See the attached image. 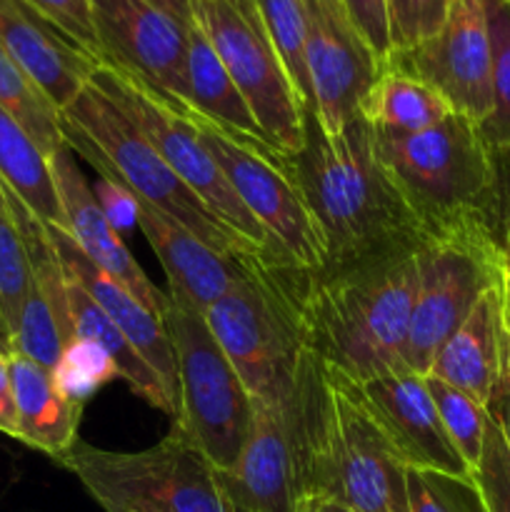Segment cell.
<instances>
[{
	"mask_svg": "<svg viewBox=\"0 0 510 512\" xmlns=\"http://www.w3.org/2000/svg\"><path fill=\"white\" fill-rule=\"evenodd\" d=\"M295 175L323 230V270L410 253L423 238V220L390 183L375 158L373 130L360 118L325 135L308 115V140L295 158Z\"/></svg>",
	"mask_w": 510,
	"mask_h": 512,
	"instance_id": "6da1fadb",
	"label": "cell"
},
{
	"mask_svg": "<svg viewBox=\"0 0 510 512\" xmlns=\"http://www.w3.org/2000/svg\"><path fill=\"white\" fill-rule=\"evenodd\" d=\"M413 305V250L353 268L303 273L300 313L308 345L355 385L413 370L408 363Z\"/></svg>",
	"mask_w": 510,
	"mask_h": 512,
	"instance_id": "7a4b0ae2",
	"label": "cell"
},
{
	"mask_svg": "<svg viewBox=\"0 0 510 512\" xmlns=\"http://www.w3.org/2000/svg\"><path fill=\"white\" fill-rule=\"evenodd\" d=\"M60 130L65 145L88 160L100 178L123 185L208 248L248 265H283L213 213L160 158L138 125L90 80L60 110Z\"/></svg>",
	"mask_w": 510,
	"mask_h": 512,
	"instance_id": "3957f363",
	"label": "cell"
},
{
	"mask_svg": "<svg viewBox=\"0 0 510 512\" xmlns=\"http://www.w3.org/2000/svg\"><path fill=\"white\" fill-rule=\"evenodd\" d=\"M303 273L260 265L203 313L255 405L285 403L315 358L300 313Z\"/></svg>",
	"mask_w": 510,
	"mask_h": 512,
	"instance_id": "277c9868",
	"label": "cell"
},
{
	"mask_svg": "<svg viewBox=\"0 0 510 512\" xmlns=\"http://www.w3.org/2000/svg\"><path fill=\"white\" fill-rule=\"evenodd\" d=\"M325 365L315 355L298 388L280 405H255L238 463L218 473L230 512H303L323 425Z\"/></svg>",
	"mask_w": 510,
	"mask_h": 512,
	"instance_id": "5b68a950",
	"label": "cell"
},
{
	"mask_svg": "<svg viewBox=\"0 0 510 512\" xmlns=\"http://www.w3.org/2000/svg\"><path fill=\"white\" fill-rule=\"evenodd\" d=\"M373 148L390 183L425 228L473 213L493 218V148L480 125L465 115L453 113L408 135L373 133Z\"/></svg>",
	"mask_w": 510,
	"mask_h": 512,
	"instance_id": "8992f818",
	"label": "cell"
},
{
	"mask_svg": "<svg viewBox=\"0 0 510 512\" xmlns=\"http://www.w3.org/2000/svg\"><path fill=\"white\" fill-rule=\"evenodd\" d=\"M413 260L408 363L425 375L440 345L468 318L480 295L505 278L503 240L490 215H460L425 228Z\"/></svg>",
	"mask_w": 510,
	"mask_h": 512,
	"instance_id": "52a82bcc",
	"label": "cell"
},
{
	"mask_svg": "<svg viewBox=\"0 0 510 512\" xmlns=\"http://www.w3.org/2000/svg\"><path fill=\"white\" fill-rule=\"evenodd\" d=\"M55 463L105 512H230L218 473L178 423L135 453L78 443Z\"/></svg>",
	"mask_w": 510,
	"mask_h": 512,
	"instance_id": "ba28073f",
	"label": "cell"
},
{
	"mask_svg": "<svg viewBox=\"0 0 510 512\" xmlns=\"http://www.w3.org/2000/svg\"><path fill=\"white\" fill-rule=\"evenodd\" d=\"M180 108L198 130L200 143L220 165L240 203L265 230L280 260L305 273L323 270L328 263V248L298 183L295 160L278 153L265 140L230 133L190 105L180 103Z\"/></svg>",
	"mask_w": 510,
	"mask_h": 512,
	"instance_id": "9c48e42d",
	"label": "cell"
},
{
	"mask_svg": "<svg viewBox=\"0 0 510 512\" xmlns=\"http://www.w3.org/2000/svg\"><path fill=\"white\" fill-rule=\"evenodd\" d=\"M163 313L178 368V423L215 470H230L253 423V398L203 313L168 293Z\"/></svg>",
	"mask_w": 510,
	"mask_h": 512,
	"instance_id": "30bf717a",
	"label": "cell"
},
{
	"mask_svg": "<svg viewBox=\"0 0 510 512\" xmlns=\"http://www.w3.org/2000/svg\"><path fill=\"white\" fill-rule=\"evenodd\" d=\"M313 498L333 500L353 512H408L403 460L365 408L355 383L328 365Z\"/></svg>",
	"mask_w": 510,
	"mask_h": 512,
	"instance_id": "8fae6325",
	"label": "cell"
},
{
	"mask_svg": "<svg viewBox=\"0 0 510 512\" xmlns=\"http://www.w3.org/2000/svg\"><path fill=\"white\" fill-rule=\"evenodd\" d=\"M193 23L223 60L265 140L298 158L308 140V110L255 0H193Z\"/></svg>",
	"mask_w": 510,
	"mask_h": 512,
	"instance_id": "7c38bea8",
	"label": "cell"
},
{
	"mask_svg": "<svg viewBox=\"0 0 510 512\" xmlns=\"http://www.w3.org/2000/svg\"><path fill=\"white\" fill-rule=\"evenodd\" d=\"M90 83L103 90L130 120L140 128V133L153 143L160 158L175 170L180 180L208 205L213 213H218L230 228L238 230L248 240L280 260L275 253L273 243L268 240L265 230L260 228L258 220L248 213L235 190L225 180L220 165L210 158L205 145L200 143L198 130L190 125L183 115L178 98H170L163 90L153 88L138 78L130 70L120 65L100 60L95 65ZM283 263V260H280ZM285 265V263H283Z\"/></svg>",
	"mask_w": 510,
	"mask_h": 512,
	"instance_id": "4fadbf2b",
	"label": "cell"
},
{
	"mask_svg": "<svg viewBox=\"0 0 510 512\" xmlns=\"http://www.w3.org/2000/svg\"><path fill=\"white\" fill-rule=\"evenodd\" d=\"M308 18L305 70L310 120L335 135L358 118V105L375 83L383 60L355 25L343 0H303Z\"/></svg>",
	"mask_w": 510,
	"mask_h": 512,
	"instance_id": "5bb4252c",
	"label": "cell"
},
{
	"mask_svg": "<svg viewBox=\"0 0 510 512\" xmlns=\"http://www.w3.org/2000/svg\"><path fill=\"white\" fill-rule=\"evenodd\" d=\"M390 63L438 90L453 113L483 125L493 113V50L483 0H450L445 23Z\"/></svg>",
	"mask_w": 510,
	"mask_h": 512,
	"instance_id": "9a60e30c",
	"label": "cell"
},
{
	"mask_svg": "<svg viewBox=\"0 0 510 512\" xmlns=\"http://www.w3.org/2000/svg\"><path fill=\"white\" fill-rule=\"evenodd\" d=\"M103 60L188 103V33L148 0H90Z\"/></svg>",
	"mask_w": 510,
	"mask_h": 512,
	"instance_id": "2e32d148",
	"label": "cell"
},
{
	"mask_svg": "<svg viewBox=\"0 0 510 512\" xmlns=\"http://www.w3.org/2000/svg\"><path fill=\"white\" fill-rule=\"evenodd\" d=\"M50 170H53L55 190H58L60 208L65 218V233L73 238L80 253L103 270L108 278L123 285L143 308L163 318L168 308V290H160L150 283L145 270L135 263L133 253L123 243L118 230L105 215L103 205L98 203V195L90 188L88 178L75 163V153L68 145H60L48 155Z\"/></svg>",
	"mask_w": 510,
	"mask_h": 512,
	"instance_id": "e0dca14e",
	"label": "cell"
},
{
	"mask_svg": "<svg viewBox=\"0 0 510 512\" xmlns=\"http://www.w3.org/2000/svg\"><path fill=\"white\" fill-rule=\"evenodd\" d=\"M355 388L405 468L473 475L445 433L423 373L403 370Z\"/></svg>",
	"mask_w": 510,
	"mask_h": 512,
	"instance_id": "ac0fdd59",
	"label": "cell"
},
{
	"mask_svg": "<svg viewBox=\"0 0 510 512\" xmlns=\"http://www.w3.org/2000/svg\"><path fill=\"white\" fill-rule=\"evenodd\" d=\"M508 363L510 293L503 278L480 295L468 318L440 345L425 375L463 390L488 408Z\"/></svg>",
	"mask_w": 510,
	"mask_h": 512,
	"instance_id": "d6986e66",
	"label": "cell"
},
{
	"mask_svg": "<svg viewBox=\"0 0 510 512\" xmlns=\"http://www.w3.org/2000/svg\"><path fill=\"white\" fill-rule=\"evenodd\" d=\"M135 205H138L135 225L145 235L155 258L160 260L168 275V293L185 300L198 313H205L235 285L243 283L250 270L260 268V265L240 263L208 248L183 225L155 210L145 200L135 198Z\"/></svg>",
	"mask_w": 510,
	"mask_h": 512,
	"instance_id": "ffe728a7",
	"label": "cell"
},
{
	"mask_svg": "<svg viewBox=\"0 0 510 512\" xmlns=\"http://www.w3.org/2000/svg\"><path fill=\"white\" fill-rule=\"evenodd\" d=\"M0 45L58 110L88 85L100 63L20 0H0Z\"/></svg>",
	"mask_w": 510,
	"mask_h": 512,
	"instance_id": "44dd1931",
	"label": "cell"
},
{
	"mask_svg": "<svg viewBox=\"0 0 510 512\" xmlns=\"http://www.w3.org/2000/svg\"><path fill=\"white\" fill-rule=\"evenodd\" d=\"M48 233L53 238L55 253H58L65 275L73 278L95 300V305L118 325L120 333L143 355L145 363L158 373L170 395L178 400V368H175L173 345H170V335L165 330L163 318L143 308L123 285L108 278L100 268H95L63 228L48 225Z\"/></svg>",
	"mask_w": 510,
	"mask_h": 512,
	"instance_id": "7402d4cb",
	"label": "cell"
},
{
	"mask_svg": "<svg viewBox=\"0 0 510 512\" xmlns=\"http://www.w3.org/2000/svg\"><path fill=\"white\" fill-rule=\"evenodd\" d=\"M13 383L18 440L53 460L63 458L78 443L83 405L65 398L53 383L48 368L20 353H8Z\"/></svg>",
	"mask_w": 510,
	"mask_h": 512,
	"instance_id": "603a6c76",
	"label": "cell"
},
{
	"mask_svg": "<svg viewBox=\"0 0 510 512\" xmlns=\"http://www.w3.org/2000/svg\"><path fill=\"white\" fill-rule=\"evenodd\" d=\"M65 283H68L70 325H73L75 338L93 340L95 345H100V348L110 355L115 368H118L120 380H125L128 388L133 390L138 398H143L145 403L153 405L155 410L168 415L170 420L178 418V400L170 395V390L165 388L163 380L158 378V373L145 363L143 355H140L138 350L130 345V340L120 333L118 325L95 305V300L90 298L73 278L65 275Z\"/></svg>",
	"mask_w": 510,
	"mask_h": 512,
	"instance_id": "cb8c5ba5",
	"label": "cell"
},
{
	"mask_svg": "<svg viewBox=\"0 0 510 512\" xmlns=\"http://www.w3.org/2000/svg\"><path fill=\"white\" fill-rule=\"evenodd\" d=\"M448 115L453 108L438 90L393 63L380 70L358 105V118L380 135L418 133Z\"/></svg>",
	"mask_w": 510,
	"mask_h": 512,
	"instance_id": "d4e9b609",
	"label": "cell"
},
{
	"mask_svg": "<svg viewBox=\"0 0 510 512\" xmlns=\"http://www.w3.org/2000/svg\"><path fill=\"white\" fill-rule=\"evenodd\" d=\"M0 185L15 195L40 223L65 228L48 155L3 108H0Z\"/></svg>",
	"mask_w": 510,
	"mask_h": 512,
	"instance_id": "484cf974",
	"label": "cell"
},
{
	"mask_svg": "<svg viewBox=\"0 0 510 512\" xmlns=\"http://www.w3.org/2000/svg\"><path fill=\"white\" fill-rule=\"evenodd\" d=\"M185 105L220 123L230 133L265 140L263 130L255 123L248 103L235 88L223 60L218 58L210 40L195 23L188 33V103Z\"/></svg>",
	"mask_w": 510,
	"mask_h": 512,
	"instance_id": "4316f807",
	"label": "cell"
},
{
	"mask_svg": "<svg viewBox=\"0 0 510 512\" xmlns=\"http://www.w3.org/2000/svg\"><path fill=\"white\" fill-rule=\"evenodd\" d=\"M0 108L28 130L30 138L45 150V155L65 143L63 130H60V110L10 58L3 45H0Z\"/></svg>",
	"mask_w": 510,
	"mask_h": 512,
	"instance_id": "83f0119b",
	"label": "cell"
},
{
	"mask_svg": "<svg viewBox=\"0 0 510 512\" xmlns=\"http://www.w3.org/2000/svg\"><path fill=\"white\" fill-rule=\"evenodd\" d=\"M425 383H428V390L433 395V403L438 408V415L443 420V428L448 433L450 443L455 445L460 458L465 460L470 473L475 475V468H478L485 448V428H488L490 418L488 408L480 405L475 398H470L468 393L438 378L425 375Z\"/></svg>",
	"mask_w": 510,
	"mask_h": 512,
	"instance_id": "f1b7e54d",
	"label": "cell"
},
{
	"mask_svg": "<svg viewBox=\"0 0 510 512\" xmlns=\"http://www.w3.org/2000/svg\"><path fill=\"white\" fill-rule=\"evenodd\" d=\"M408 512H488L475 475L433 468H405Z\"/></svg>",
	"mask_w": 510,
	"mask_h": 512,
	"instance_id": "f546056e",
	"label": "cell"
},
{
	"mask_svg": "<svg viewBox=\"0 0 510 512\" xmlns=\"http://www.w3.org/2000/svg\"><path fill=\"white\" fill-rule=\"evenodd\" d=\"M493 50V113L480 125L493 150L510 148V0H483Z\"/></svg>",
	"mask_w": 510,
	"mask_h": 512,
	"instance_id": "4dcf8cb0",
	"label": "cell"
},
{
	"mask_svg": "<svg viewBox=\"0 0 510 512\" xmlns=\"http://www.w3.org/2000/svg\"><path fill=\"white\" fill-rule=\"evenodd\" d=\"M263 23L273 38L275 50L283 58L285 70L310 113V85L305 70V40H308V18L303 0H255Z\"/></svg>",
	"mask_w": 510,
	"mask_h": 512,
	"instance_id": "1f68e13d",
	"label": "cell"
},
{
	"mask_svg": "<svg viewBox=\"0 0 510 512\" xmlns=\"http://www.w3.org/2000/svg\"><path fill=\"white\" fill-rule=\"evenodd\" d=\"M53 383L73 403L85 405L100 388L120 378L118 368L100 345L85 338H70L50 370Z\"/></svg>",
	"mask_w": 510,
	"mask_h": 512,
	"instance_id": "d6a6232c",
	"label": "cell"
},
{
	"mask_svg": "<svg viewBox=\"0 0 510 512\" xmlns=\"http://www.w3.org/2000/svg\"><path fill=\"white\" fill-rule=\"evenodd\" d=\"M30 280L33 275H30L28 250L8 210L0 215V318L10 333V343L28 298Z\"/></svg>",
	"mask_w": 510,
	"mask_h": 512,
	"instance_id": "836d02e7",
	"label": "cell"
},
{
	"mask_svg": "<svg viewBox=\"0 0 510 512\" xmlns=\"http://www.w3.org/2000/svg\"><path fill=\"white\" fill-rule=\"evenodd\" d=\"M450 0H385L393 55L415 48L440 30Z\"/></svg>",
	"mask_w": 510,
	"mask_h": 512,
	"instance_id": "e575fe53",
	"label": "cell"
},
{
	"mask_svg": "<svg viewBox=\"0 0 510 512\" xmlns=\"http://www.w3.org/2000/svg\"><path fill=\"white\" fill-rule=\"evenodd\" d=\"M20 3L28 5L38 18L53 25L60 35H65L80 50H85L90 58L103 60L90 0H20Z\"/></svg>",
	"mask_w": 510,
	"mask_h": 512,
	"instance_id": "d590c367",
	"label": "cell"
},
{
	"mask_svg": "<svg viewBox=\"0 0 510 512\" xmlns=\"http://www.w3.org/2000/svg\"><path fill=\"white\" fill-rule=\"evenodd\" d=\"M475 480L483 493L485 510L510 512V455L503 433L493 418H488V428H485V448L475 468Z\"/></svg>",
	"mask_w": 510,
	"mask_h": 512,
	"instance_id": "8d00e7d4",
	"label": "cell"
},
{
	"mask_svg": "<svg viewBox=\"0 0 510 512\" xmlns=\"http://www.w3.org/2000/svg\"><path fill=\"white\" fill-rule=\"evenodd\" d=\"M348 13L353 15L355 25L363 30L368 43L378 53V58L385 65L393 58V43H390V25H388V10H385V0H343Z\"/></svg>",
	"mask_w": 510,
	"mask_h": 512,
	"instance_id": "74e56055",
	"label": "cell"
},
{
	"mask_svg": "<svg viewBox=\"0 0 510 512\" xmlns=\"http://www.w3.org/2000/svg\"><path fill=\"white\" fill-rule=\"evenodd\" d=\"M95 195H98V203L103 205L105 215H108V220L113 223L115 230L135 225V220H138V205H135V195L130 193V190H125L123 185L100 178Z\"/></svg>",
	"mask_w": 510,
	"mask_h": 512,
	"instance_id": "f35d334b",
	"label": "cell"
},
{
	"mask_svg": "<svg viewBox=\"0 0 510 512\" xmlns=\"http://www.w3.org/2000/svg\"><path fill=\"white\" fill-rule=\"evenodd\" d=\"M493 158H495L493 218L500 233L505 225H510V148L493 150Z\"/></svg>",
	"mask_w": 510,
	"mask_h": 512,
	"instance_id": "ab89813d",
	"label": "cell"
},
{
	"mask_svg": "<svg viewBox=\"0 0 510 512\" xmlns=\"http://www.w3.org/2000/svg\"><path fill=\"white\" fill-rule=\"evenodd\" d=\"M0 433L18 440V413H15L13 383H10L8 355L0 353Z\"/></svg>",
	"mask_w": 510,
	"mask_h": 512,
	"instance_id": "60d3db41",
	"label": "cell"
},
{
	"mask_svg": "<svg viewBox=\"0 0 510 512\" xmlns=\"http://www.w3.org/2000/svg\"><path fill=\"white\" fill-rule=\"evenodd\" d=\"M488 413L490 418L498 423L500 433H503V440H505V448H508V455H510V363L508 368H505L503 378H500L498 388H495L493 398H490Z\"/></svg>",
	"mask_w": 510,
	"mask_h": 512,
	"instance_id": "b9f144b4",
	"label": "cell"
},
{
	"mask_svg": "<svg viewBox=\"0 0 510 512\" xmlns=\"http://www.w3.org/2000/svg\"><path fill=\"white\" fill-rule=\"evenodd\" d=\"M183 25H193V0H148Z\"/></svg>",
	"mask_w": 510,
	"mask_h": 512,
	"instance_id": "7bdbcfd3",
	"label": "cell"
},
{
	"mask_svg": "<svg viewBox=\"0 0 510 512\" xmlns=\"http://www.w3.org/2000/svg\"><path fill=\"white\" fill-rule=\"evenodd\" d=\"M303 512H353L348 508H343V505L333 503V500H320V498H313L308 505H305Z\"/></svg>",
	"mask_w": 510,
	"mask_h": 512,
	"instance_id": "ee69618b",
	"label": "cell"
},
{
	"mask_svg": "<svg viewBox=\"0 0 510 512\" xmlns=\"http://www.w3.org/2000/svg\"><path fill=\"white\" fill-rule=\"evenodd\" d=\"M500 240H503V255H505V283H508L510 293V225L500 230Z\"/></svg>",
	"mask_w": 510,
	"mask_h": 512,
	"instance_id": "f6af8a7d",
	"label": "cell"
},
{
	"mask_svg": "<svg viewBox=\"0 0 510 512\" xmlns=\"http://www.w3.org/2000/svg\"><path fill=\"white\" fill-rule=\"evenodd\" d=\"M0 353H13V343H10V333L8 328H5L3 318H0Z\"/></svg>",
	"mask_w": 510,
	"mask_h": 512,
	"instance_id": "bcb514c9",
	"label": "cell"
},
{
	"mask_svg": "<svg viewBox=\"0 0 510 512\" xmlns=\"http://www.w3.org/2000/svg\"><path fill=\"white\" fill-rule=\"evenodd\" d=\"M8 213V198H5V188L0 185V215Z\"/></svg>",
	"mask_w": 510,
	"mask_h": 512,
	"instance_id": "7dc6e473",
	"label": "cell"
}]
</instances>
